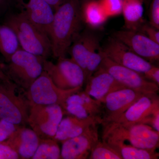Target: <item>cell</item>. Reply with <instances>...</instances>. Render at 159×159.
I'll list each match as a JSON object with an SVG mask.
<instances>
[{
	"label": "cell",
	"mask_w": 159,
	"mask_h": 159,
	"mask_svg": "<svg viewBox=\"0 0 159 159\" xmlns=\"http://www.w3.org/2000/svg\"><path fill=\"white\" fill-rule=\"evenodd\" d=\"M10 80L7 77V75L5 74V72H3L2 70L0 67V82L4 80Z\"/></svg>",
	"instance_id": "cell-36"
},
{
	"label": "cell",
	"mask_w": 159,
	"mask_h": 159,
	"mask_svg": "<svg viewBox=\"0 0 159 159\" xmlns=\"http://www.w3.org/2000/svg\"><path fill=\"white\" fill-rule=\"evenodd\" d=\"M45 59L20 48L8 62L5 74L18 87L26 91L43 73Z\"/></svg>",
	"instance_id": "cell-5"
},
{
	"label": "cell",
	"mask_w": 159,
	"mask_h": 159,
	"mask_svg": "<svg viewBox=\"0 0 159 159\" xmlns=\"http://www.w3.org/2000/svg\"><path fill=\"white\" fill-rule=\"evenodd\" d=\"M144 94L129 88L118 90L109 94L102 102V122H114Z\"/></svg>",
	"instance_id": "cell-12"
},
{
	"label": "cell",
	"mask_w": 159,
	"mask_h": 159,
	"mask_svg": "<svg viewBox=\"0 0 159 159\" xmlns=\"http://www.w3.org/2000/svg\"><path fill=\"white\" fill-rule=\"evenodd\" d=\"M99 124H92L79 135L63 142L61 149V159L88 158L93 147L99 141Z\"/></svg>",
	"instance_id": "cell-13"
},
{
	"label": "cell",
	"mask_w": 159,
	"mask_h": 159,
	"mask_svg": "<svg viewBox=\"0 0 159 159\" xmlns=\"http://www.w3.org/2000/svg\"><path fill=\"white\" fill-rule=\"evenodd\" d=\"M71 103L81 104L93 116L100 118L102 120L103 112L102 103L90 97L84 91H79L70 96L66 100L65 104Z\"/></svg>",
	"instance_id": "cell-24"
},
{
	"label": "cell",
	"mask_w": 159,
	"mask_h": 159,
	"mask_svg": "<svg viewBox=\"0 0 159 159\" xmlns=\"http://www.w3.org/2000/svg\"><path fill=\"white\" fill-rule=\"evenodd\" d=\"M56 64L45 60L43 71L58 88L63 90L82 88L85 76L81 68L72 58H58Z\"/></svg>",
	"instance_id": "cell-8"
},
{
	"label": "cell",
	"mask_w": 159,
	"mask_h": 159,
	"mask_svg": "<svg viewBox=\"0 0 159 159\" xmlns=\"http://www.w3.org/2000/svg\"><path fill=\"white\" fill-rule=\"evenodd\" d=\"M113 37L123 43L140 57L149 62L158 61L159 44L139 31L124 30L114 33Z\"/></svg>",
	"instance_id": "cell-14"
},
{
	"label": "cell",
	"mask_w": 159,
	"mask_h": 159,
	"mask_svg": "<svg viewBox=\"0 0 159 159\" xmlns=\"http://www.w3.org/2000/svg\"><path fill=\"white\" fill-rule=\"evenodd\" d=\"M143 4V0H123L122 13L125 29L139 31L145 23Z\"/></svg>",
	"instance_id": "cell-20"
},
{
	"label": "cell",
	"mask_w": 159,
	"mask_h": 159,
	"mask_svg": "<svg viewBox=\"0 0 159 159\" xmlns=\"http://www.w3.org/2000/svg\"><path fill=\"white\" fill-rule=\"evenodd\" d=\"M102 120L97 117L79 119L70 116L63 118L60 123L54 139L61 143L82 133L92 124H101Z\"/></svg>",
	"instance_id": "cell-19"
},
{
	"label": "cell",
	"mask_w": 159,
	"mask_h": 159,
	"mask_svg": "<svg viewBox=\"0 0 159 159\" xmlns=\"http://www.w3.org/2000/svg\"><path fill=\"white\" fill-rule=\"evenodd\" d=\"M21 48L16 34L7 25H0V53L6 61Z\"/></svg>",
	"instance_id": "cell-23"
},
{
	"label": "cell",
	"mask_w": 159,
	"mask_h": 159,
	"mask_svg": "<svg viewBox=\"0 0 159 159\" xmlns=\"http://www.w3.org/2000/svg\"><path fill=\"white\" fill-rule=\"evenodd\" d=\"M102 54L109 59L120 65L128 68L144 75L152 65L151 63L140 57L127 46L116 38L109 39L103 48Z\"/></svg>",
	"instance_id": "cell-11"
},
{
	"label": "cell",
	"mask_w": 159,
	"mask_h": 159,
	"mask_svg": "<svg viewBox=\"0 0 159 159\" xmlns=\"http://www.w3.org/2000/svg\"><path fill=\"white\" fill-rule=\"evenodd\" d=\"M64 110L66 114H69L79 119H84L89 117H97L93 116L85 107L79 103H66L65 106Z\"/></svg>",
	"instance_id": "cell-28"
},
{
	"label": "cell",
	"mask_w": 159,
	"mask_h": 159,
	"mask_svg": "<svg viewBox=\"0 0 159 159\" xmlns=\"http://www.w3.org/2000/svg\"><path fill=\"white\" fill-rule=\"evenodd\" d=\"M20 157L17 152L5 141L0 142V159H18Z\"/></svg>",
	"instance_id": "cell-31"
},
{
	"label": "cell",
	"mask_w": 159,
	"mask_h": 159,
	"mask_svg": "<svg viewBox=\"0 0 159 159\" xmlns=\"http://www.w3.org/2000/svg\"><path fill=\"white\" fill-rule=\"evenodd\" d=\"M81 15L83 21L93 29L101 28L109 18L98 0H90L82 3Z\"/></svg>",
	"instance_id": "cell-21"
},
{
	"label": "cell",
	"mask_w": 159,
	"mask_h": 159,
	"mask_svg": "<svg viewBox=\"0 0 159 159\" xmlns=\"http://www.w3.org/2000/svg\"><path fill=\"white\" fill-rule=\"evenodd\" d=\"M85 83L84 92L101 103L112 92L127 88L116 80L107 71L100 67Z\"/></svg>",
	"instance_id": "cell-17"
},
{
	"label": "cell",
	"mask_w": 159,
	"mask_h": 159,
	"mask_svg": "<svg viewBox=\"0 0 159 159\" xmlns=\"http://www.w3.org/2000/svg\"><path fill=\"white\" fill-rule=\"evenodd\" d=\"M20 13L48 35L54 11L45 0H16Z\"/></svg>",
	"instance_id": "cell-16"
},
{
	"label": "cell",
	"mask_w": 159,
	"mask_h": 159,
	"mask_svg": "<svg viewBox=\"0 0 159 159\" xmlns=\"http://www.w3.org/2000/svg\"><path fill=\"white\" fill-rule=\"evenodd\" d=\"M149 6V24L159 30V0H152Z\"/></svg>",
	"instance_id": "cell-30"
},
{
	"label": "cell",
	"mask_w": 159,
	"mask_h": 159,
	"mask_svg": "<svg viewBox=\"0 0 159 159\" xmlns=\"http://www.w3.org/2000/svg\"><path fill=\"white\" fill-rule=\"evenodd\" d=\"M108 18L122 14L123 0H98Z\"/></svg>",
	"instance_id": "cell-27"
},
{
	"label": "cell",
	"mask_w": 159,
	"mask_h": 159,
	"mask_svg": "<svg viewBox=\"0 0 159 159\" xmlns=\"http://www.w3.org/2000/svg\"><path fill=\"white\" fill-rule=\"evenodd\" d=\"M20 126L0 119V142L6 141Z\"/></svg>",
	"instance_id": "cell-29"
},
{
	"label": "cell",
	"mask_w": 159,
	"mask_h": 159,
	"mask_svg": "<svg viewBox=\"0 0 159 159\" xmlns=\"http://www.w3.org/2000/svg\"><path fill=\"white\" fill-rule=\"evenodd\" d=\"M40 138L31 129L20 126L5 141L15 151L20 159H31L39 145Z\"/></svg>",
	"instance_id": "cell-18"
},
{
	"label": "cell",
	"mask_w": 159,
	"mask_h": 159,
	"mask_svg": "<svg viewBox=\"0 0 159 159\" xmlns=\"http://www.w3.org/2000/svg\"><path fill=\"white\" fill-rule=\"evenodd\" d=\"M139 31L143 32L148 38L159 44V29L152 27L149 24L145 22L139 29Z\"/></svg>",
	"instance_id": "cell-32"
},
{
	"label": "cell",
	"mask_w": 159,
	"mask_h": 159,
	"mask_svg": "<svg viewBox=\"0 0 159 159\" xmlns=\"http://www.w3.org/2000/svg\"><path fill=\"white\" fill-rule=\"evenodd\" d=\"M89 157L90 159H122L117 150L102 140L94 145Z\"/></svg>",
	"instance_id": "cell-26"
},
{
	"label": "cell",
	"mask_w": 159,
	"mask_h": 159,
	"mask_svg": "<svg viewBox=\"0 0 159 159\" xmlns=\"http://www.w3.org/2000/svg\"><path fill=\"white\" fill-rule=\"evenodd\" d=\"M81 89L82 88L70 90L58 88L43 71L25 91V97L30 105H59L64 109L67 98Z\"/></svg>",
	"instance_id": "cell-7"
},
{
	"label": "cell",
	"mask_w": 159,
	"mask_h": 159,
	"mask_svg": "<svg viewBox=\"0 0 159 159\" xmlns=\"http://www.w3.org/2000/svg\"><path fill=\"white\" fill-rule=\"evenodd\" d=\"M65 114L59 105H31L28 124L41 139H54Z\"/></svg>",
	"instance_id": "cell-9"
},
{
	"label": "cell",
	"mask_w": 159,
	"mask_h": 159,
	"mask_svg": "<svg viewBox=\"0 0 159 159\" xmlns=\"http://www.w3.org/2000/svg\"><path fill=\"white\" fill-rule=\"evenodd\" d=\"M83 22L80 0H66L54 11L49 36L55 58L65 57Z\"/></svg>",
	"instance_id": "cell-1"
},
{
	"label": "cell",
	"mask_w": 159,
	"mask_h": 159,
	"mask_svg": "<svg viewBox=\"0 0 159 159\" xmlns=\"http://www.w3.org/2000/svg\"><path fill=\"white\" fill-rule=\"evenodd\" d=\"M103 141V140H102ZM112 146L120 153L122 159H157L159 154L156 151L147 150L125 144L117 140L103 141Z\"/></svg>",
	"instance_id": "cell-22"
},
{
	"label": "cell",
	"mask_w": 159,
	"mask_h": 159,
	"mask_svg": "<svg viewBox=\"0 0 159 159\" xmlns=\"http://www.w3.org/2000/svg\"><path fill=\"white\" fill-rule=\"evenodd\" d=\"M50 6L52 7L54 11H55L57 8L63 3L65 2L66 0H45Z\"/></svg>",
	"instance_id": "cell-35"
},
{
	"label": "cell",
	"mask_w": 159,
	"mask_h": 159,
	"mask_svg": "<svg viewBox=\"0 0 159 159\" xmlns=\"http://www.w3.org/2000/svg\"><path fill=\"white\" fill-rule=\"evenodd\" d=\"M82 1V3L84 2H87V1H90V0H81Z\"/></svg>",
	"instance_id": "cell-39"
},
{
	"label": "cell",
	"mask_w": 159,
	"mask_h": 159,
	"mask_svg": "<svg viewBox=\"0 0 159 159\" xmlns=\"http://www.w3.org/2000/svg\"><path fill=\"white\" fill-rule=\"evenodd\" d=\"M17 87L10 80L0 82V119L24 126L28 124L30 105L26 97L17 93Z\"/></svg>",
	"instance_id": "cell-6"
},
{
	"label": "cell",
	"mask_w": 159,
	"mask_h": 159,
	"mask_svg": "<svg viewBox=\"0 0 159 159\" xmlns=\"http://www.w3.org/2000/svg\"><path fill=\"white\" fill-rule=\"evenodd\" d=\"M6 25L15 32L21 48L46 59L52 55L51 41L48 35L21 13L10 15Z\"/></svg>",
	"instance_id": "cell-2"
},
{
	"label": "cell",
	"mask_w": 159,
	"mask_h": 159,
	"mask_svg": "<svg viewBox=\"0 0 159 159\" xmlns=\"http://www.w3.org/2000/svg\"><path fill=\"white\" fill-rule=\"evenodd\" d=\"M158 109L159 99L157 94L144 95L112 122L127 125L142 123L149 125L152 115Z\"/></svg>",
	"instance_id": "cell-15"
},
{
	"label": "cell",
	"mask_w": 159,
	"mask_h": 159,
	"mask_svg": "<svg viewBox=\"0 0 159 159\" xmlns=\"http://www.w3.org/2000/svg\"><path fill=\"white\" fill-rule=\"evenodd\" d=\"M143 2L145 4L147 8L149 7V5H150L151 2L152 0H143Z\"/></svg>",
	"instance_id": "cell-37"
},
{
	"label": "cell",
	"mask_w": 159,
	"mask_h": 159,
	"mask_svg": "<svg viewBox=\"0 0 159 159\" xmlns=\"http://www.w3.org/2000/svg\"><path fill=\"white\" fill-rule=\"evenodd\" d=\"M99 35L90 29H85L75 38L69 49L72 58L82 69L85 82L99 68L103 54Z\"/></svg>",
	"instance_id": "cell-4"
},
{
	"label": "cell",
	"mask_w": 159,
	"mask_h": 159,
	"mask_svg": "<svg viewBox=\"0 0 159 159\" xmlns=\"http://www.w3.org/2000/svg\"><path fill=\"white\" fill-rule=\"evenodd\" d=\"M5 1V0H0V5H1L3 2H4Z\"/></svg>",
	"instance_id": "cell-38"
},
{
	"label": "cell",
	"mask_w": 159,
	"mask_h": 159,
	"mask_svg": "<svg viewBox=\"0 0 159 159\" xmlns=\"http://www.w3.org/2000/svg\"><path fill=\"white\" fill-rule=\"evenodd\" d=\"M61 150L54 139H41L32 159H60Z\"/></svg>",
	"instance_id": "cell-25"
},
{
	"label": "cell",
	"mask_w": 159,
	"mask_h": 159,
	"mask_svg": "<svg viewBox=\"0 0 159 159\" xmlns=\"http://www.w3.org/2000/svg\"><path fill=\"white\" fill-rule=\"evenodd\" d=\"M144 76L148 80L159 85V68L153 66L152 67L144 74Z\"/></svg>",
	"instance_id": "cell-33"
},
{
	"label": "cell",
	"mask_w": 159,
	"mask_h": 159,
	"mask_svg": "<svg viewBox=\"0 0 159 159\" xmlns=\"http://www.w3.org/2000/svg\"><path fill=\"white\" fill-rule=\"evenodd\" d=\"M102 140L128 142L138 148L156 151L159 145V132L147 124H121L111 122L102 124Z\"/></svg>",
	"instance_id": "cell-3"
},
{
	"label": "cell",
	"mask_w": 159,
	"mask_h": 159,
	"mask_svg": "<svg viewBox=\"0 0 159 159\" xmlns=\"http://www.w3.org/2000/svg\"><path fill=\"white\" fill-rule=\"evenodd\" d=\"M99 67L107 71L127 88L146 95L157 94L159 85L156 84L146 79L143 74L114 62L103 54Z\"/></svg>",
	"instance_id": "cell-10"
},
{
	"label": "cell",
	"mask_w": 159,
	"mask_h": 159,
	"mask_svg": "<svg viewBox=\"0 0 159 159\" xmlns=\"http://www.w3.org/2000/svg\"><path fill=\"white\" fill-rule=\"evenodd\" d=\"M149 125L159 132V109L157 110L151 118Z\"/></svg>",
	"instance_id": "cell-34"
}]
</instances>
